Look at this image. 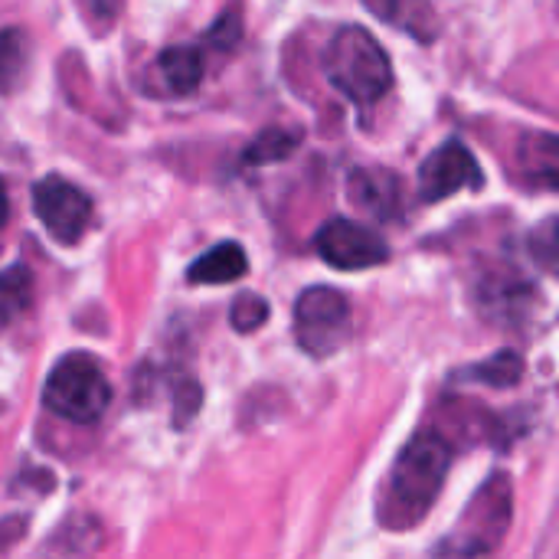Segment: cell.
<instances>
[{
	"label": "cell",
	"instance_id": "6da1fadb",
	"mask_svg": "<svg viewBox=\"0 0 559 559\" xmlns=\"http://www.w3.org/2000/svg\"><path fill=\"white\" fill-rule=\"evenodd\" d=\"M452 465V449L439 432H419L396 455L386 485L377 501V518L386 531L403 534L429 518L436 508L445 475Z\"/></svg>",
	"mask_w": 559,
	"mask_h": 559
},
{
	"label": "cell",
	"instance_id": "7a4b0ae2",
	"mask_svg": "<svg viewBox=\"0 0 559 559\" xmlns=\"http://www.w3.org/2000/svg\"><path fill=\"white\" fill-rule=\"evenodd\" d=\"M324 75L341 95L364 108L380 102L393 85L390 56L364 26H344L331 36L324 49Z\"/></svg>",
	"mask_w": 559,
	"mask_h": 559
},
{
	"label": "cell",
	"instance_id": "3957f363",
	"mask_svg": "<svg viewBox=\"0 0 559 559\" xmlns=\"http://www.w3.org/2000/svg\"><path fill=\"white\" fill-rule=\"evenodd\" d=\"M43 403L49 413H56L66 423L95 426L108 413L111 383L92 354L72 350L52 364L43 386Z\"/></svg>",
	"mask_w": 559,
	"mask_h": 559
},
{
	"label": "cell",
	"instance_id": "277c9868",
	"mask_svg": "<svg viewBox=\"0 0 559 559\" xmlns=\"http://www.w3.org/2000/svg\"><path fill=\"white\" fill-rule=\"evenodd\" d=\"M511 518H514V488L508 475H491L475 498L465 504L462 518L455 521L452 534L436 547V554L445 557H485L495 554L508 531H511Z\"/></svg>",
	"mask_w": 559,
	"mask_h": 559
},
{
	"label": "cell",
	"instance_id": "5b68a950",
	"mask_svg": "<svg viewBox=\"0 0 559 559\" xmlns=\"http://www.w3.org/2000/svg\"><path fill=\"white\" fill-rule=\"evenodd\" d=\"M354 331V308L350 298L331 285L305 288L295 301V341L311 357L337 354Z\"/></svg>",
	"mask_w": 559,
	"mask_h": 559
},
{
	"label": "cell",
	"instance_id": "8992f818",
	"mask_svg": "<svg viewBox=\"0 0 559 559\" xmlns=\"http://www.w3.org/2000/svg\"><path fill=\"white\" fill-rule=\"evenodd\" d=\"M33 210L43 223V229L62 242V246H75L88 226H92V200L85 190H79L75 183H69L66 177H43L33 187Z\"/></svg>",
	"mask_w": 559,
	"mask_h": 559
},
{
	"label": "cell",
	"instance_id": "52a82bcc",
	"mask_svg": "<svg viewBox=\"0 0 559 559\" xmlns=\"http://www.w3.org/2000/svg\"><path fill=\"white\" fill-rule=\"evenodd\" d=\"M314 249L318 255L341 269V272H364L373 265H383L390 259V246L380 233L370 226H360L354 219L334 216L314 233Z\"/></svg>",
	"mask_w": 559,
	"mask_h": 559
},
{
	"label": "cell",
	"instance_id": "ba28073f",
	"mask_svg": "<svg viewBox=\"0 0 559 559\" xmlns=\"http://www.w3.org/2000/svg\"><path fill=\"white\" fill-rule=\"evenodd\" d=\"M485 174L475 160V154L462 144V141H445L442 147H436L423 167H419V197L423 203H439L465 187H481Z\"/></svg>",
	"mask_w": 559,
	"mask_h": 559
},
{
	"label": "cell",
	"instance_id": "9c48e42d",
	"mask_svg": "<svg viewBox=\"0 0 559 559\" xmlns=\"http://www.w3.org/2000/svg\"><path fill=\"white\" fill-rule=\"evenodd\" d=\"M347 193H350V200L367 216L383 219V223L400 219L403 216V206H406L403 180L393 170H383V167H357V170H350Z\"/></svg>",
	"mask_w": 559,
	"mask_h": 559
},
{
	"label": "cell",
	"instance_id": "30bf717a",
	"mask_svg": "<svg viewBox=\"0 0 559 559\" xmlns=\"http://www.w3.org/2000/svg\"><path fill=\"white\" fill-rule=\"evenodd\" d=\"M518 174L534 190H559V138L550 131H527L518 141Z\"/></svg>",
	"mask_w": 559,
	"mask_h": 559
},
{
	"label": "cell",
	"instance_id": "8fae6325",
	"mask_svg": "<svg viewBox=\"0 0 559 559\" xmlns=\"http://www.w3.org/2000/svg\"><path fill=\"white\" fill-rule=\"evenodd\" d=\"M377 20L403 29L419 43H432L442 33V20L429 0H360Z\"/></svg>",
	"mask_w": 559,
	"mask_h": 559
},
{
	"label": "cell",
	"instance_id": "7c38bea8",
	"mask_svg": "<svg viewBox=\"0 0 559 559\" xmlns=\"http://www.w3.org/2000/svg\"><path fill=\"white\" fill-rule=\"evenodd\" d=\"M154 72L160 75V85L170 95H190L206 75V59L203 49L197 46H170L157 56Z\"/></svg>",
	"mask_w": 559,
	"mask_h": 559
},
{
	"label": "cell",
	"instance_id": "4fadbf2b",
	"mask_svg": "<svg viewBox=\"0 0 559 559\" xmlns=\"http://www.w3.org/2000/svg\"><path fill=\"white\" fill-rule=\"evenodd\" d=\"M249 272V255L239 242H219L210 252H203L190 269L187 278L193 285H229Z\"/></svg>",
	"mask_w": 559,
	"mask_h": 559
},
{
	"label": "cell",
	"instance_id": "5bb4252c",
	"mask_svg": "<svg viewBox=\"0 0 559 559\" xmlns=\"http://www.w3.org/2000/svg\"><path fill=\"white\" fill-rule=\"evenodd\" d=\"M527 252H531V259H534L544 272L559 275V213L557 216L540 219V223L531 229V236H527Z\"/></svg>",
	"mask_w": 559,
	"mask_h": 559
},
{
	"label": "cell",
	"instance_id": "9a60e30c",
	"mask_svg": "<svg viewBox=\"0 0 559 559\" xmlns=\"http://www.w3.org/2000/svg\"><path fill=\"white\" fill-rule=\"evenodd\" d=\"M298 141H301L298 131L269 128V131H262V134L246 147V164H272V160H282V157H288V154L298 147Z\"/></svg>",
	"mask_w": 559,
	"mask_h": 559
},
{
	"label": "cell",
	"instance_id": "2e32d148",
	"mask_svg": "<svg viewBox=\"0 0 559 559\" xmlns=\"http://www.w3.org/2000/svg\"><path fill=\"white\" fill-rule=\"evenodd\" d=\"M524 373V360L511 350H501L495 357H488L485 364L468 367V380L488 383V386H514Z\"/></svg>",
	"mask_w": 559,
	"mask_h": 559
},
{
	"label": "cell",
	"instance_id": "e0dca14e",
	"mask_svg": "<svg viewBox=\"0 0 559 559\" xmlns=\"http://www.w3.org/2000/svg\"><path fill=\"white\" fill-rule=\"evenodd\" d=\"M0 295H3V321L10 324V321L29 305V295H33V272H29L26 265H10V269L3 272Z\"/></svg>",
	"mask_w": 559,
	"mask_h": 559
},
{
	"label": "cell",
	"instance_id": "ac0fdd59",
	"mask_svg": "<svg viewBox=\"0 0 559 559\" xmlns=\"http://www.w3.org/2000/svg\"><path fill=\"white\" fill-rule=\"evenodd\" d=\"M229 321L239 334H252L255 328H262L269 321V301L246 292L233 301V311H229Z\"/></svg>",
	"mask_w": 559,
	"mask_h": 559
},
{
	"label": "cell",
	"instance_id": "d6986e66",
	"mask_svg": "<svg viewBox=\"0 0 559 559\" xmlns=\"http://www.w3.org/2000/svg\"><path fill=\"white\" fill-rule=\"evenodd\" d=\"M79 7H82L85 23H88L95 33L108 29V26L118 20V13H121V0H79Z\"/></svg>",
	"mask_w": 559,
	"mask_h": 559
},
{
	"label": "cell",
	"instance_id": "ffe728a7",
	"mask_svg": "<svg viewBox=\"0 0 559 559\" xmlns=\"http://www.w3.org/2000/svg\"><path fill=\"white\" fill-rule=\"evenodd\" d=\"M239 13H226V16H219V23L206 33L210 36V43L213 46H219V49H233L236 43H239Z\"/></svg>",
	"mask_w": 559,
	"mask_h": 559
},
{
	"label": "cell",
	"instance_id": "44dd1931",
	"mask_svg": "<svg viewBox=\"0 0 559 559\" xmlns=\"http://www.w3.org/2000/svg\"><path fill=\"white\" fill-rule=\"evenodd\" d=\"M16 36H20L16 29H7V33H3V85H7V88H13V72H16V66H20V62H16V59H20V56H16V43H20V39H16Z\"/></svg>",
	"mask_w": 559,
	"mask_h": 559
}]
</instances>
